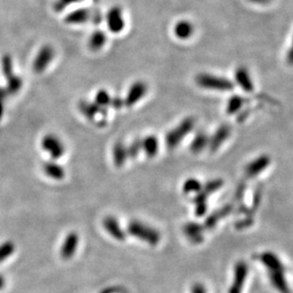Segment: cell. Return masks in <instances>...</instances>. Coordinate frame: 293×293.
I'll return each instance as SVG.
<instances>
[{
  "instance_id": "obj_32",
  "label": "cell",
  "mask_w": 293,
  "mask_h": 293,
  "mask_svg": "<svg viewBox=\"0 0 293 293\" xmlns=\"http://www.w3.org/2000/svg\"><path fill=\"white\" fill-rule=\"evenodd\" d=\"M111 105H112L113 108L115 109H121L123 107L124 104V100L122 98L118 97V96H115V97L112 98V101H111Z\"/></svg>"
},
{
  "instance_id": "obj_31",
  "label": "cell",
  "mask_w": 293,
  "mask_h": 293,
  "mask_svg": "<svg viewBox=\"0 0 293 293\" xmlns=\"http://www.w3.org/2000/svg\"><path fill=\"white\" fill-rule=\"evenodd\" d=\"M78 0H57L56 4H55V9L56 12H60L62 11L63 9L69 6L70 4L77 2Z\"/></svg>"
},
{
  "instance_id": "obj_24",
  "label": "cell",
  "mask_w": 293,
  "mask_h": 293,
  "mask_svg": "<svg viewBox=\"0 0 293 293\" xmlns=\"http://www.w3.org/2000/svg\"><path fill=\"white\" fill-rule=\"evenodd\" d=\"M243 103H244L243 98L240 97L238 95L232 96L229 100L228 105H227V112L229 114H233V113L237 112L241 109V107L243 106Z\"/></svg>"
},
{
  "instance_id": "obj_11",
  "label": "cell",
  "mask_w": 293,
  "mask_h": 293,
  "mask_svg": "<svg viewBox=\"0 0 293 293\" xmlns=\"http://www.w3.org/2000/svg\"><path fill=\"white\" fill-rule=\"evenodd\" d=\"M270 158L265 155H262L255 160L252 161L251 164L246 168V174L249 177H254L261 174L265 167L270 165Z\"/></svg>"
},
{
  "instance_id": "obj_6",
  "label": "cell",
  "mask_w": 293,
  "mask_h": 293,
  "mask_svg": "<svg viewBox=\"0 0 293 293\" xmlns=\"http://www.w3.org/2000/svg\"><path fill=\"white\" fill-rule=\"evenodd\" d=\"M107 24L109 30L113 34H119L125 28V19L121 8L112 7L107 14Z\"/></svg>"
},
{
  "instance_id": "obj_33",
  "label": "cell",
  "mask_w": 293,
  "mask_h": 293,
  "mask_svg": "<svg viewBox=\"0 0 293 293\" xmlns=\"http://www.w3.org/2000/svg\"><path fill=\"white\" fill-rule=\"evenodd\" d=\"M286 61L289 65H293V38L292 44H291L290 48H289L287 54H286Z\"/></svg>"
},
{
  "instance_id": "obj_10",
  "label": "cell",
  "mask_w": 293,
  "mask_h": 293,
  "mask_svg": "<svg viewBox=\"0 0 293 293\" xmlns=\"http://www.w3.org/2000/svg\"><path fill=\"white\" fill-rule=\"evenodd\" d=\"M230 133V129L228 126H221L215 133L211 136V138L209 140V150L211 152H216L226 139L229 137Z\"/></svg>"
},
{
  "instance_id": "obj_13",
  "label": "cell",
  "mask_w": 293,
  "mask_h": 293,
  "mask_svg": "<svg viewBox=\"0 0 293 293\" xmlns=\"http://www.w3.org/2000/svg\"><path fill=\"white\" fill-rule=\"evenodd\" d=\"M183 231L187 237L194 243H199L203 240L202 227L199 224L188 222L183 227Z\"/></svg>"
},
{
  "instance_id": "obj_8",
  "label": "cell",
  "mask_w": 293,
  "mask_h": 293,
  "mask_svg": "<svg viewBox=\"0 0 293 293\" xmlns=\"http://www.w3.org/2000/svg\"><path fill=\"white\" fill-rule=\"evenodd\" d=\"M78 243H79L78 234L76 232L69 233L65 238V241L60 249L61 257L65 260L71 258L77 251Z\"/></svg>"
},
{
  "instance_id": "obj_18",
  "label": "cell",
  "mask_w": 293,
  "mask_h": 293,
  "mask_svg": "<svg viewBox=\"0 0 293 293\" xmlns=\"http://www.w3.org/2000/svg\"><path fill=\"white\" fill-rule=\"evenodd\" d=\"M78 109L80 112H82V114L86 118L90 119V120L94 118L98 112H101V110H102V108H100L95 103L85 101V100H82L79 102Z\"/></svg>"
},
{
  "instance_id": "obj_37",
  "label": "cell",
  "mask_w": 293,
  "mask_h": 293,
  "mask_svg": "<svg viewBox=\"0 0 293 293\" xmlns=\"http://www.w3.org/2000/svg\"><path fill=\"white\" fill-rule=\"evenodd\" d=\"M251 2H260V1H263V0H250Z\"/></svg>"
},
{
  "instance_id": "obj_17",
  "label": "cell",
  "mask_w": 293,
  "mask_h": 293,
  "mask_svg": "<svg viewBox=\"0 0 293 293\" xmlns=\"http://www.w3.org/2000/svg\"><path fill=\"white\" fill-rule=\"evenodd\" d=\"M91 12L87 9H79L68 14L65 18V22L68 24H82L90 19Z\"/></svg>"
},
{
  "instance_id": "obj_28",
  "label": "cell",
  "mask_w": 293,
  "mask_h": 293,
  "mask_svg": "<svg viewBox=\"0 0 293 293\" xmlns=\"http://www.w3.org/2000/svg\"><path fill=\"white\" fill-rule=\"evenodd\" d=\"M222 186H223V181L220 180V179L210 180V181L208 182V183L204 186V189H203V190H204L207 194H209V193L214 192L217 189H219Z\"/></svg>"
},
{
  "instance_id": "obj_36",
  "label": "cell",
  "mask_w": 293,
  "mask_h": 293,
  "mask_svg": "<svg viewBox=\"0 0 293 293\" xmlns=\"http://www.w3.org/2000/svg\"><path fill=\"white\" fill-rule=\"evenodd\" d=\"M3 286H4V279H3V277L0 276V288H2Z\"/></svg>"
},
{
  "instance_id": "obj_20",
  "label": "cell",
  "mask_w": 293,
  "mask_h": 293,
  "mask_svg": "<svg viewBox=\"0 0 293 293\" xmlns=\"http://www.w3.org/2000/svg\"><path fill=\"white\" fill-rule=\"evenodd\" d=\"M106 41L107 36L105 35L104 32L95 31L89 39V48L93 52H97L99 50L102 49V47L106 44Z\"/></svg>"
},
{
  "instance_id": "obj_1",
  "label": "cell",
  "mask_w": 293,
  "mask_h": 293,
  "mask_svg": "<svg viewBox=\"0 0 293 293\" xmlns=\"http://www.w3.org/2000/svg\"><path fill=\"white\" fill-rule=\"evenodd\" d=\"M128 232L134 237L152 246L158 244L160 241V233L157 230L139 221L130 222L128 225Z\"/></svg>"
},
{
  "instance_id": "obj_30",
  "label": "cell",
  "mask_w": 293,
  "mask_h": 293,
  "mask_svg": "<svg viewBox=\"0 0 293 293\" xmlns=\"http://www.w3.org/2000/svg\"><path fill=\"white\" fill-rule=\"evenodd\" d=\"M221 216H222V215L220 214V212H219V211L213 212L212 214H210V215H209V216L207 218L206 222H205V226H206V228H208V229H211V228H213V227L215 226V224L217 223L218 219H219V218H220Z\"/></svg>"
},
{
  "instance_id": "obj_34",
  "label": "cell",
  "mask_w": 293,
  "mask_h": 293,
  "mask_svg": "<svg viewBox=\"0 0 293 293\" xmlns=\"http://www.w3.org/2000/svg\"><path fill=\"white\" fill-rule=\"evenodd\" d=\"M192 293H205V289L201 285H196L192 287Z\"/></svg>"
},
{
  "instance_id": "obj_21",
  "label": "cell",
  "mask_w": 293,
  "mask_h": 293,
  "mask_svg": "<svg viewBox=\"0 0 293 293\" xmlns=\"http://www.w3.org/2000/svg\"><path fill=\"white\" fill-rule=\"evenodd\" d=\"M208 196L204 190H200L196 193V197L193 198V202L196 204V213L198 217H201L207 211V199Z\"/></svg>"
},
{
  "instance_id": "obj_12",
  "label": "cell",
  "mask_w": 293,
  "mask_h": 293,
  "mask_svg": "<svg viewBox=\"0 0 293 293\" xmlns=\"http://www.w3.org/2000/svg\"><path fill=\"white\" fill-rule=\"evenodd\" d=\"M128 157V151L125 144L120 141L116 142L112 148V158L114 165L118 167L124 166Z\"/></svg>"
},
{
  "instance_id": "obj_26",
  "label": "cell",
  "mask_w": 293,
  "mask_h": 293,
  "mask_svg": "<svg viewBox=\"0 0 293 293\" xmlns=\"http://www.w3.org/2000/svg\"><path fill=\"white\" fill-rule=\"evenodd\" d=\"M141 150H142V140L136 138L130 144V146H127L128 156L132 159H134L138 156V154H139Z\"/></svg>"
},
{
  "instance_id": "obj_19",
  "label": "cell",
  "mask_w": 293,
  "mask_h": 293,
  "mask_svg": "<svg viewBox=\"0 0 293 293\" xmlns=\"http://www.w3.org/2000/svg\"><path fill=\"white\" fill-rule=\"evenodd\" d=\"M158 140L154 135H149L142 140V150L149 157H154L158 152Z\"/></svg>"
},
{
  "instance_id": "obj_14",
  "label": "cell",
  "mask_w": 293,
  "mask_h": 293,
  "mask_svg": "<svg viewBox=\"0 0 293 293\" xmlns=\"http://www.w3.org/2000/svg\"><path fill=\"white\" fill-rule=\"evenodd\" d=\"M235 79L239 84V86L246 91H253V82L251 81V77L249 75V71L246 68H238L235 71Z\"/></svg>"
},
{
  "instance_id": "obj_9",
  "label": "cell",
  "mask_w": 293,
  "mask_h": 293,
  "mask_svg": "<svg viewBox=\"0 0 293 293\" xmlns=\"http://www.w3.org/2000/svg\"><path fill=\"white\" fill-rule=\"evenodd\" d=\"M103 226L107 232H109L114 239L118 241L125 240V231L121 229L118 221L114 217H106L103 221Z\"/></svg>"
},
{
  "instance_id": "obj_5",
  "label": "cell",
  "mask_w": 293,
  "mask_h": 293,
  "mask_svg": "<svg viewBox=\"0 0 293 293\" xmlns=\"http://www.w3.org/2000/svg\"><path fill=\"white\" fill-rule=\"evenodd\" d=\"M55 51L51 45H45L38 52L34 61V70L37 74H41L46 68H48L50 63L54 59Z\"/></svg>"
},
{
  "instance_id": "obj_22",
  "label": "cell",
  "mask_w": 293,
  "mask_h": 293,
  "mask_svg": "<svg viewBox=\"0 0 293 293\" xmlns=\"http://www.w3.org/2000/svg\"><path fill=\"white\" fill-rule=\"evenodd\" d=\"M209 138L206 133H202V132L197 133L194 139L190 144V151L193 154H198L202 152L203 150L209 145Z\"/></svg>"
},
{
  "instance_id": "obj_7",
  "label": "cell",
  "mask_w": 293,
  "mask_h": 293,
  "mask_svg": "<svg viewBox=\"0 0 293 293\" xmlns=\"http://www.w3.org/2000/svg\"><path fill=\"white\" fill-rule=\"evenodd\" d=\"M148 91V86L142 81H137L131 86L128 94L124 100V104L128 107H132L136 104L141 98L143 97Z\"/></svg>"
},
{
  "instance_id": "obj_16",
  "label": "cell",
  "mask_w": 293,
  "mask_h": 293,
  "mask_svg": "<svg viewBox=\"0 0 293 293\" xmlns=\"http://www.w3.org/2000/svg\"><path fill=\"white\" fill-rule=\"evenodd\" d=\"M193 25L188 20H181L175 24V35L180 39H188L193 34Z\"/></svg>"
},
{
  "instance_id": "obj_3",
  "label": "cell",
  "mask_w": 293,
  "mask_h": 293,
  "mask_svg": "<svg viewBox=\"0 0 293 293\" xmlns=\"http://www.w3.org/2000/svg\"><path fill=\"white\" fill-rule=\"evenodd\" d=\"M196 125V120L192 117L184 119L179 125L168 132L166 135V144L167 148L174 149L177 146L182 139L192 131Z\"/></svg>"
},
{
  "instance_id": "obj_2",
  "label": "cell",
  "mask_w": 293,
  "mask_h": 293,
  "mask_svg": "<svg viewBox=\"0 0 293 293\" xmlns=\"http://www.w3.org/2000/svg\"><path fill=\"white\" fill-rule=\"evenodd\" d=\"M196 83L204 89L216 90V91H231L234 88V85L224 77H216L208 74L198 75L196 78Z\"/></svg>"
},
{
  "instance_id": "obj_25",
  "label": "cell",
  "mask_w": 293,
  "mask_h": 293,
  "mask_svg": "<svg viewBox=\"0 0 293 293\" xmlns=\"http://www.w3.org/2000/svg\"><path fill=\"white\" fill-rule=\"evenodd\" d=\"M112 97L109 94V92L105 90H100L97 91L95 95V104L98 105L100 108H105L108 105L111 104Z\"/></svg>"
},
{
  "instance_id": "obj_15",
  "label": "cell",
  "mask_w": 293,
  "mask_h": 293,
  "mask_svg": "<svg viewBox=\"0 0 293 293\" xmlns=\"http://www.w3.org/2000/svg\"><path fill=\"white\" fill-rule=\"evenodd\" d=\"M43 170L50 178L55 180H61L65 176L64 167L56 162H47L43 165Z\"/></svg>"
},
{
  "instance_id": "obj_29",
  "label": "cell",
  "mask_w": 293,
  "mask_h": 293,
  "mask_svg": "<svg viewBox=\"0 0 293 293\" xmlns=\"http://www.w3.org/2000/svg\"><path fill=\"white\" fill-rule=\"evenodd\" d=\"M22 86V81L19 77L11 76L9 78V91L15 92L18 91Z\"/></svg>"
},
{
  "instance_id": "obj_4",
  "label": "cell",
  "mask_w": 293,
  "mask_h": 293,
  "mask_svg": "<svg viewBox=\"0 0 293 293\" xmlns=\"http://www.w3.org/2000/svg\"><path fill=\"white\" fill-rule=\"evenodd\" d=\"M42 148L49 153L52 158L58 159L65 153L64 144L54 134H47L42 140Z\"/></svg>"
},
{
  "instance_id": "obj_23",
  "label": "cell",
  "mask_w": 293,
  "mask_h": 293,
  "mask_svg": "<svg viewBox=\"0 0 293 293\" xmlns=\"http://www.w3.org/2000/svg\"><path fill=\"white\" fill-rule=\"evenodd\" d=\"M202 189V185L201 183L198 181L197 179H194V178H190V179H188L187 181L184 183L183 185V190L185 193L187 194H189V193H192V192H198Z\"/></svg>"
},
{
  "instance_id": "obj_35",
  "label": "cell",
  "mask_w": 293,
  "mask_h": 293,
  "mask_svg": "<svg viewBox=\"0 0 293 293\" xmlns=\"http://www.w3.org/2000/svg\"><path fill=\"white\" fill-rule=\"evenodd\" d=\"M113 292H115V291H114V288H109V289H106V290H104V291H103V292L102 293H113Z\"/></svg>"
},
{
  "instance_id": "obj_27",
  "label": "cell",
  "mask_w": 293,
  "mask_h": 293,
  "mask_svg": "<svg viewBox=\"0 0 293 293\" xmlns=\"http://www.w3.org/2000/svg\"><path fill=\"white\" fill-rule=\"evenodd\" d=\"M14 246L11 242H7L5 244L0 246V262L8 258L14 252Z\"/></svg>"
}]
</instances>
